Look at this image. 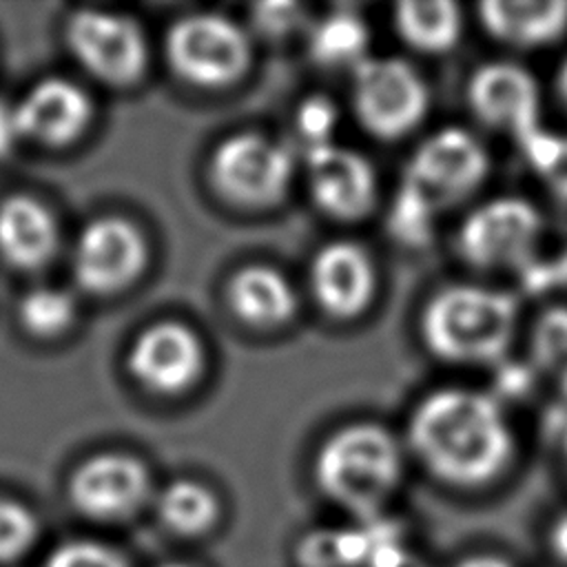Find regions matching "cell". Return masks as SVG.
<instances>
[{
  "label": "cell",
  "mask_w": 567,
  "mask_h": 567,
  "mask_svg": "<svg viewBox=\"0 0 567 567\" xmlns=\"http://www.w3.org/2000/svg\"><path fill=\"white\" fill-rule=\"evenodd\" d=\"M51 213L27 195H16L0 206V255L18 268L44 264L55 248Z\"/></svg>",
  "instance_id": "cell-19"
},
{
  "label": "cell",
  "mask_w": 567,
  "mask_h": 567,
  "mask_svg": "<svg viewBox=\"0 0 567 567\" xmlns=\"http://www.w3.org/2000/svg\"><path fill=\"white\" fill-rule=\"evenodd\" d=\"M527 164L560 199H567V137L536 128L520 140Z\"/></svg>",
  "instance_id": "cell-23"
},
{
  "label": "cell",
  "mask_w": 567,
  "mask_h": 567,
  "mask_svg": "<svg viewBox=\"0 0 567 567\" xmlns=\"http://www.w3.org/2000/svg\"><path fill=\"white\" fill-rule=\"evenodd\" d=\"M230 310L248 326L286 323L297 310V295L286 275L268 264H248L228 281Z\"/></svg>",
  "instance_id": "cell-18"
},
{
  "label": "cell",
  "mask_w": 567,
  "mask_h": 567,
  "mask_svg": "<svg viewBox=\"0 0 567 567\" xmlns=\"http://www.w3.org/2000/svg\"><path fill=\"white\" fill-rule=\"evenodd\" d=\"M399 38L421 53H445L463 33V13L450 0H408L394 7Z\"/></svg>",
  "instance_id": "cell-20"
},
{
  "label": "cell",
  "mask_w": 567,
  "mask_h": 567,
  "mask_svg": "<svg viewBox=\"0 0 567 567\" xmlns=\"http://www.w3.org/2000/svg\"><path fill=\"white\" fill-rule=\"evenodd\" d=\"M487 168L485 146L470 131L445 126L416 146L403 184L439 213L474 193Z\"/></svg>",
  "instance_id": "cell-6"
},
{
  "label": "cell",
  "mask_w": 567,
  "mask_h": 567,
  "mask_svg": "<svg viewBox=\"0 0 567 567\" xmlns=\"http://www.w3.org/2000/svg\"><path fill=\"white\" fill-rule=\"evenodd\" d=\"M20 319L40 337L60 334L73 321V299L60 288H33L20 301Z\"/></svg>",
  "instance_id": "cell-25"
},
{
  "label": "cell",
  "mask_w": 567,
  "mask_h": 567,
  "mask_svg": "<svg viewBox=\"0 0 567 567\" xmlns=\"http://www.w3.org/2000/svg\"><path fill=\"white\" fill-rule=\"evenodd\" d=\"M408 443L430 474L458 487L489 483L514 454L498 401L470 388H441L421 399L408 423Z\"/></svg>",
  "instance_id": "cell-1"
},
{
  "label": "cell",
  "mask_w": 567,
  "mask_h": 567,
  "mask_svg": "<svg viewBox=\"0 0 567 567\" xmlns=\"http://www.w3.org/2000/svg\"><path fill=\"white\" fill-rule=\"evenodd\" d=\"M310 290L319 308L334 319L361 315L377 292V268L370 252L354 241H330L310 261Z\"/></svg>",
  "instance_id": "cell-15"
},
{
  "label": "cell",
  "mask_w": 567,
  "mask_h": 567,
  "mask_svg": "<svg viewBox=\"0 0 567 567\" xmlns=\"http://www.w3.org/2000/svg\"><path fill=\"white\" fill-rule=\"evenodd\" d=\"M454 567H514V565L496 554H474V556L463 558Z\"/></svg>",
  "instance_id": "cell-31"
},
{
  "label": "cell",
  "mask_w": 567,
  "mask_h": 567,
  "mask_svg": "<svg viewBox=\"0 0 567 567\" xmlns=\"http://www.w3.org/2000/svg\"><path fill=\"white\" fill-rule=\"evenodd\" d=\"M148 470L126 454H97L71 478V498L80 512L97 520L133 516L146 501Z\"/></svg>",
  "instance_id": "cell-14"
},
{
  "label": "cell",
  "mask_w": 567,
  "mask_h": 567,
  "mask_svg": "<svg viewBox=\"0 0 567 567\" xmlns=\"http://www.w3.org/2000/svg\"><path fill=\"white\" fill-rule=\"evenodd\" d=\"M210 179L233 204L264 208L277 204L292 179L288 146L259 133L226 137L210 155Z\"/></svg>",
  "instance_id": "cell-7"
},
{
  "label": "cell",
  "mask_w": 567,
  "mask_h": 567,
  "mask_svg": "<svg viewBox=\"0 0 567 567\" xmlns=\"http://www.w3.org/2000/svg\"><path fill=\"white\" fill-rule=\"evenodd\" d=\"M370 31L359 13L334 11L317 20L308 33L310 58L326 69L354 71L368 55Z\"/></svg>",
  "instance_id": "cell-21"
},
{
  "label": "cell",
  "mask_w": 567,
  "mask_h": 567,
  "mask_svg": "<svg viewBox=\"0 0 567 567\" xmlns=\"http://www.w3.org/2000/svg\"><path fill=\"white\" fill-rule=\"evenodd\" d=\"M306 20V9L295 2H266L252 7V22L266 35L281 38Z\"/></svg>",
  "instance_id": "cell-29"
},
{
  "label": "cell",
  "mask_w": 567,
  "mask_h": 567,
  "mask_svg": "<svg viewBox=\"0 0 567 567\" xmlns=\"http://www.w3.org/2000/svg\"><path fill=\"white\" fill-rule=\"evenodd\" d=\"M516 301L507 292L454 284L430 297L421 315L425 346L452 363H489L505 354L516 332Z\"/></svg>",
  "instance_id": "cell-3"
},
{
  "label": "cell",
  "mask_w": 567,
  "mask_h": 567,
  "mask_svg": "<svg viewBox=\"0 0 567 567\" xmlns=\"http://www.w3.org/2000/svg\"><path fill=\"white\" fill-rule=\"evenodd\" d=\"M306 168L310 195L326 215L354 221L374 208L379 182L361 153L334 142L321 144L306 153Z\"/></svg>",
  "instance_id": "cell-12"
},
{
  "label": "cell",
  "mask_w": 567,
  "mask_h": 567,
  "mask_svg": "<svg viewBox=\"0 0 567 567\" xmlns=\"http://www.w3.org/2000/svg\"><path fill=\"white\" fill-rule=\"evenodd\" d=\"M554 545H556V549L567 558V516L556 525V532H554Z\"/></svg>",
  "instance_id": "cell-32"
},
{
  "label": "cell",
  "mask_w": 567,
  "mask_h": 567,
  "mask_svg": "<svg viewBox=\"0 0 567 567\" xmlns=\"http://www.w3.org/2000/svg\"><path fill=\"white\" fill-rule=\"evenodd\" d=\"M540 213L523 197H494L474 208L458 230V250L476 268L525 264L540 237Z\"/></svg>",
  "instance_id": "cell-8"
},
{
  "label": "cell",
  "mask_w": 567,
  "mask_h": 567,
  "mask_svg": "<svg viewBox=\"0 0 567 567\" xmlns=\"http://www.w3.org/2000/svg\"><path fill=\"white\" fill-rule=\"evenodd\" d=\"M204 343L197 332L173 319L144 328L128 350L133 379L159 394L188 390L204 372Z\"/></svg>",
  "instance_id": "cell-11"
},
{
  "label": "cell",
  "mask_w": 567,
  "mask_h": 567,
  "mask_svg": "<svg viewBox=\"0 0 567 567\" xmlns=\"http://www.w3.org/2000/svg\"><path fill=\"white\" fill-rule=\"evenodd\" d=\"M312 472L326 498L350 514L372 518L401 483L403 454L388 427L350 423L321 443Z\"/></svg>",
  "instance_id": "cell-2"
},
{
  "label": "cell",
  "mask_w": 567,
  "mask_h": 567,
  "mask_svg": "<svg viewBox=\"0 0 567 567\" xmlns=\"http://www.w3.org/2000/svg\"><path fill=\"white\" fill-rule=\"evenodd\" d=\"M532 354L538 368L567 390V308H551L538 317L532 332Z\"/></svg>",
  "instance_id": "cell-24"
},
{
  "label": "cell",
  "mask_w": 567,
  "mask_h": 567,
  "mask_svg": "<svg viewBox=\"0 0 567 567\" xmlns=\"http://www.w3.org/2000/svg\"><path fill=\"white\" fill-rule=\"evenodd\" d=\"M44 567H126V563L106 545L93 540H73L55 547Z\"/></svg>",
  "instance_id": "cell-27"
},
{
  "label": "cell",
  "mask_w": 567,
  "mask_h": 567,
  "mask_svg": "<svg viewBox=\"0 0 567 567\" xmlns=\"http://www.w3.org/2000/svg\"><path fill=\"white\" fill-rule=\"evenodd\" d=\"M334 124H337L334 104L323 97L308 100L301 106L299 117H297V126H299L301 140L306 142L308 151L315 146H321V144H330Z\"/></svg>",
  "instance_id": "cell-28"
},
{
  "label": "cell",
  "mask_w": 567,
  "mask_h": 567,
  "mask_svg": "<svg viewBox=\"0 0 567 567\" xmlns=\"http://www.w3.org/2000/svg\"><path fill=\"white\" fill-rule=\"evenodd\" d=\"M159 567H195V565H190V563H164Z\"/></svg>",
  "instance_id": "cell-34"
},
{
  "label": "cell",
  "mask_w": 567,
  "mask_h": 567,
  "mask_svg": "<svg viewBox=\"0 0 567 567\" xmlns=\"http://www.w3.org/2000/svg\"><path fill=\"white\" fill-rule=\"evenodd\" d=\"M427 106V84L401 58H365L352 71V111L374 137L408 135L425 117Z\"/></svg>",
  "instance_id": "cell-5"
},
{
  "label": "cell",
  "mask_w": 567,
  "mask_h": 567,
  "mask_svg": "<svg viewBox=\"0 0 567 567\" xmlns=\"http://www.w3.org/2000/svg\"><path fill=\"white\" fill-rule=\"evenodd\" d=\"M485 31L509 47H547L567 33V2L563 0H487L478 4Z\"/></svg>",
  "instance_id": "cell-17"
},
{
  "label": "cell",
  "mask_w": 567,
  "mask_h": 567,
  "mask_svg": "<svg viewBox=\"0 0 567 567\" xmlns=\"http://www.w3.org/2000/svg\"><path fill=\"white\" fill-rule=\"evenodd\" d=\"M66 38L73 55L102 82L133 84L146 69V38L128 16L95 9L78 11L69 20Z\"/></svg>",
  "instance_id": "cell-9"
},
{
  "label": "cell",
  "mask_w": 567,
  "mask_h": 567,
  "mask_svg": "<svg viewBox=\"0 0 567 567\" xmlns=\"http://www.w3.org/2000/svg\"><path fill=\"white\" fill-rule=\"evenodd\" d=\"M18 137H22V131L18 124L16 106L0 100V157L16 146Z\"/></svg>",
  "instance_id": "cell-30"
},
{
  "label": "cell",
  "mask_w": 567,
  "mask_h": 567,
  "mask_svg": "<svg viewBox=\"0 0 567 567\" xmlns=\"http://www.w3.org/2000/svg\"><path fill=\"white\" fill-rule=\"evenodd\" d=\"M558 93H560V97L567 106V60H565V64L560 66V73H558Z\"/></svg>",
  "instance_id": "cell-33"
},
{
  "label": "cell",
  "mask_w": 567,
  "mask_h": 567,
  "mask_svg": "<svg viewBox=\"0 0 567 567\" xmlns=\"http://www.w3.org/2000/svg\"><path fill=\"white\" fill-rule=\"evenodd\" d=\"M157 516L166 529L190 538L210 532L221 516V507L208 485L195 478H175L157 496Z\"/></svg>",
  "instance_id": "cell-22"
},
{
  "label": "cell",
  "mask_w": 567,
  "mask_h": 567,
  "mask_svg": "<svg viewBox=\"0 0 567 567\" xmlns=\"http://www.w3.org/2000/svg\"><path fill=\"white\" fill-rule=\"evenodd\" d=\"M563 450H565V456H567V427H565V436H563Z\"/></svg>",
  "instance_id": "cell-35"
},
{
  "label": "cell",
  "mask_w": 567,
  "mask_h": 567,
  "mask_svg": "<svg viewBox=\"0 0 567 567\" xmlns=\"http://www.w3.org/2000/svg\"><path fill=\"white\" fill-rule=\"evenodd\" d=\"M467 102L483 124L518 142L538 128V84L520 64L501 60L478 66L467 82Z\"/></svg>",
  "instance_id": "cell-13"
},
{
  "label": "cell",
  "mask_w": 567,
  "mask_h": 567,
  "mask_svg": "<svg viewBox=\"0 0 567 567\" xmlns=\"http://www.w3.org/2000/svg\"><path fill=\"white\" fill-rule=\"evenodd\" d=\"M35 536V518L18 501L0 496V560L27 551Z\"/></svg>",
  "instance_id": "cell-26"
},
{
  "label": "cell",
  "mask_w": 567,
  "mask_h": 567,
  "mask_svg": "<svg viewBox=\"0 0 567 567\" xmlns=\"http://www.w3.org/2000/svg\"><path fill=\"white\" fill-rule=\"evenodd\" d=\"M146 239L124 217H97L78 237L73 268L80 284L93 292H115L144 270Z\"/></svg>",
  "instance_id": "cell-10"
},
{
  "label": "cell",
  "mask_w": 567,
  "mask_h": 567,
  "mask_svg": "<svg viewBox=\"0 0 567 567\" xmlns=\"http://www.w3.org/2000/svg\"><path fill=\"white\" fill-rule=\"evenodd\" d=\"M166 58L188 84L221 89L235 84L250 66L248 33L228 16L199 11L177 18L166 33Z\"/></svg>",
  "instance_id": "cell-4"
},
{
  "label": "cell",
  "mask_w": 567,
  "mask_h": 567,
  "mask_svg": "<svg viewBox=\"0 0 567 567\" xmlns=\"http://www.w3.org/2000/svg\"><path fill=\"white\" fill-rule=\"evenodd\" d=\"M22 135L64 144L78 137L91 120L89 95L73 82L49 78L38 82L16 106Z\"/></svg>",
  "instance_id": "cell-16"
}]
</instances>
